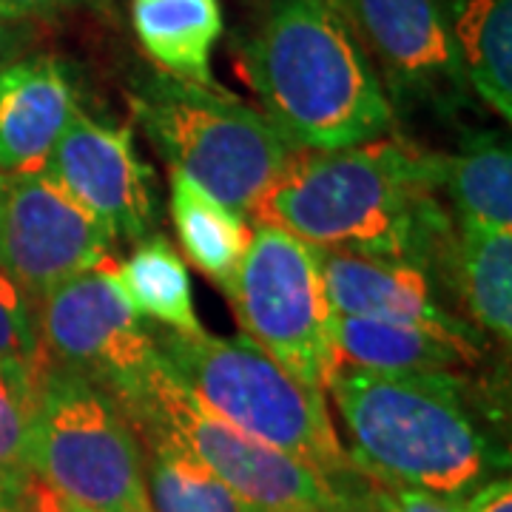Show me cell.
<instances>
[{
  "instance_id": "6da1fadb",
  "label": "cell",
  "mask_w": 512,
  "mask_h": 512,
  "mask_svg": "<svg viewBox=\"0 0 512 512\" xmlns=\"http://www.w3.org/2000/svg\"><path fill=\"white\" fill-rule=\"evenodd\" d=\"M441 154L376 137L339 151H296L251 208L322 251L453 268L456 222L439 202Z\"/></svg>"
},
{
  "instance_id": "7a4b0ae2",
  "label": "cell",
  "mask_w": 512,
  "mask_h": 512,
  "mask_svg": "<svg viewBox=\"0 0 512 512\" xmlns=\"http://www.w3.org/2000/svg\"><path fill=\"white\" fill-rule=\"evenodd\" d=\"M328 396L359 476L384 487L467 498L501 464L473 382L461 373L336 367Z\"/></svg>"
},
{
  "instance_id": "3957f363",
  "label": "cell",
  "mask_w": 512,
  "mask_h": 512,
  "mask_svg": "<svg viewBox=\"0 0 512 512\" xmlns=\"http://www.w3.org/2000/svg\"><path fill=\"white\" fill-rule=\"evenodd\" d=\"M242 72L296 151H339L393 128V103L359 37L322 0H271L242 43Z\"/></svg>"
},
{
  "instance_id": "277c9868",
  "label": "cell",
  "mask_w": 512,
  "mask_h": 512,
  "mask_svg": "<svg viewBox=\"0 0 512 512\" xmlns=\"http://www.w3.org/2000/svg\"><path fill=\"white\" fill-rule=\"evenodd\" d=\"M154 342L168 370L214 416L322 476L336 481L359 476L330 416L328 393L299 382L248 336L163 330Z\"/></svg>"
},
{
  "instance_id": "5b68a950",
  "label": "cell",
  "mask_w": 512,
  "mask_h": 512,
  "mask_svg": "<svg viewBox=\"0 0 512 512\" xmlns=\"http://www.w3.org/2000/svg\"><path fill=\"white\" fill-rule=\"evenodd\" d=\"M128 106L165 163L242 217L296 154L262 109L220 86L143 72L131 80Z\"/></svg>"
},
{
  "instance_id": "8992f818",
  "label": "cell",
  "mask_w": 512,
  "mask_h": 512,
  "mask_svg": "<svg viewBox=\"0 0 512 512\" xmlns=\"http://www.w3.org/2000/svg\"><path fill=\"white\" fill-rule=\"evenodd\" d=\"M29 470L86 512H154L143 444L114 396L66 367H43L29 427Z\"/></svg>"
},
{
  "instance_id": "52a82bcc",
  "label": "cell",
  "mask_w": 512,
  "mask_h": 512,
  "mask_svg": "<svg viewBox=\"0 0 512 512\" xmlns=\"http://www.w3.org/2000/svg\"><path fill=\"white\" fill-rule=\"evenodd\" d=\"M160 353V350H157ZM131 424L160 427L231 490L262 512H353L362 476H322L234 424L214 416L163 362L151 367L143 390L120 404Z\"/></svg>"
},
{
  "instance_id": "ba28073f",
  "label": "cell",
  "mask_w": 512,
  "mask_h": 512,
  "mask_svg": "<svg viewBox=\"0 0 512 512\" xmlns=\"http://www.w3.org/2000/svg\"><path fill=\"white\" fill-rule=\"evenodd\" d=\"M225 296L242 336L293 373L328 393L333 359V308L322 251L288 231L254 222Z\"/></svg>"
},
{
  "instance_id": "9c48e42d",
  "label": "cell",
  "mask_w": 512,
  "mask_h": 512,
  "mask_svg": "<svg viewBox=\"0 0 512 512\" xmlns=\"http://www.w3.org/2000/svg\"><path fill=\"white\" fill-rule=\"evenodd\" d=\"M114 262L111 256L46 293L37 302V328L49 365L72 370L126 404L143 390L160 353L154 333L117 288Z\"/></svg>"
},
{
  "instance_id": "30bf717a",
  "label": "cell",
  "mask_w": 512,
  "mask_h": 512,
  "mask_svg": "<svg viewBox=\"0 0 512 512\" xmlns=\"http://www.w3.org/2000/svg\"><path fill=\"white\" fill-rule=\"evenodd\" d=\"M114 239L43 174L0 171V265L40 302L60 282L109 262Z\"/></svg>"
},
{
  "instance_id": "8fae6325",
  "label": "cell",
  "mask_w": 512,
  "mask_h": 512,
  "mask_svg": "<svg viewBox=\"0 0 512 512\" xmlns=\"http://www.w3.org/2000/svg\"><path fill=\"white\" fill-rule=\"evenodd\" d=\"M345 20L396 103L458 109L470 100L441 0H345Z\"/></svg>"
},
{
  "instance_id": "7c38bea8",
  "label": "cell",
  "mask_w": 512,
  "mask_h": 512,
  "mask_svg": "<svg viewBox=\"0 0 512 512\" xmlns=\"http://www.w3.org/2000/svg\"><path fill=\"white\" fill-rule=\"evenodd\" d=\"M109 237L143 239L154 225V174L134 148L126 123L77 111L57 140L46 171Z\"/></svg>"
},
{
  "instance_id": "4fadbf2b",
  "label": "cell",
  "mask_w": 512,
  "mask_h": 512,
  "mask_svg": "<svg viewBox=\"0 0 512 512\" xmlns=\"http://www.w3.org/2000/svg\"><path fill=\"white\" fill-rule=\"evenodd\" d=\"M322 271L333 313L416 325L467 342L481 339L473 322L444 305L433 274L413 262L322 251Z\"/></svg>"
},
{
  "instance_id": "5bb4252c",
  "label": "cell",
  "mask_w": 512,
  "mask_h": 512,
  "mask_svg": "<svg viewBox=\"0 0 512 512\" xmlns=\"http://www.w3.org/2000/svg\"><path fill=\"white\" fill-rule=\"evenodd\" d=\"M80 111L69 66L29 52L0 69V171H46L57 140Z\"/></svg>"
},
{
  "instance_id": "9a60e30c",
  "label": "cell",
  "mask_w": 512,
  "mask_h": 512,
  "mask_svg": "<svg viewBox=\"0 0 512 512\" xmlns=\"http://www.w3.org/2000/svg\"><path fill=\"white\" fill-rule=\"evenodd\" d=\"M336 367L370 373H461L481 362V345L447 333L333 313Z\"/></svg>"
},
{
  "instance_id": "2e32d148",
  "label": "cell",
  "mask_w": 512,
  "mask_h": 512,
  "mask_svg": "<svg viewBox=\"0 0 512 512\" xmlns=\"http://www.w3.org/2000/svg\"><path fill=\"white\" fill-rule=\"evenodd\" d=\"M131 26L160 72L217 86L211 60L225 29L220 0H131Z\"/></svg>"
},
{
  "instance_id": "e0dca14e",
  "label": "cell",
  "mask_w": 512,
  "mask_h": 512,
  "mask_svg": "<svg viewBox=\"0 0 512 512\" xmlns=\"http://www.w3.org/2000/svg\"><path fill=\"white\" fill-rule=\"evenodd\" d=\"M473 97L512 120V0H441Z\"/></svg>"
},
{
  "instance_id": "ac0fdd59",
  "label": "cell",
  "mask_w": 512,
  "mask_h": 512,
  "mask_svg": "<svg viewBox=\"0 0 512 512\" xmlns=\"http://www.w3.org/2000/svg\"><path fill=\"white\" fill-rule=\"evenodd\" d=\"M441 191L456 222L512 228V154L498 131H473L456 154L441 157Z\"/></svg>"
},
{
  "instance_id": "d6986e66",
  "label": "cell",
  "mask_w": 512,
  "mask_h": 512,
  "mask_svg": "<svg viewBox=\"0 0 512 512\" xmlns=\"http://www.w3.org/2000/svg\"><path fill=\"white\" fill-rule=\"evenodd\" d=\"M168 208L188 262L225 291L251 237L245 217L174 168Z\"/></svg>"
},
{
  "instance_id": "ffe728a7",
  "label": "cell",
  "mask_w": 512,
  "mask_h": 512,
  "mask_svg": "<svg viewBox=\"0 0 512 512\" xmlns=\"http://www.w3.org/2000/svg\"><path fill=\"white\" fill-rule=\"evenodd\" d=\"M114 282L140 319L183 336L205 330L194 308L188 265L163 234L143 239L128 259L114 262Z\"/></svg>"
},
{
  "instance_id": "44dd1931",
  "label": "cell",
  "mask_w": 512,
  "mask_h": 512,
  "mask_svg": "<svg viewBox=\"0 0 512 512\" xmlns=\"http://www.w3.org/2000/svg\"><path fill=\"white\" fill-rule=\"evenodd\" d=\"M453 271L473 325L498 336H512V228L456 222Z\"/></svg>"
},
{
  "instance_id": "7402d4cb",
  "label": "cell",
  "mask_w": 512,
  "mask_h": 512,
  "mask_svg": "<svg viewBox=\"0 0 512 512\" xmlns=\"http://www.w3.org/2000/svg\"><path fill=\"white\" fill-rule=\"evenodd\" d=\"M134 430L146 456V484L154 512H262L160 427L134 424Z\"/></svg>"
},
{
  "instance_id": "603a6c76",
  "label": "cell",
  "mask_w": 512,
  "mask_h": 512,
  "mask_svg": "<svg viewBox=\"0 0 512 512\" xmlns=\"http://www.w3.org/2000/svg\"><path fill=\"white\" fill-rule=\"evenodd\" d=\"M35 384L0 370V501L18 504L29 470V427H32Z\"/></svg>"
},
{
  "instance_id": "cb8c5ba5",
  "label": "cell",
  "mask_w": 512,
  "mask_h": 512,
  "mask_svg": "<svg viewBox=\"0 0 512 512\" xmlns=\"http://www.w3.org/2000/svg\"><path fill=\"white\" fill-rule=\"evenodd\" d=\"M43 367L37 305L0 265V370L37 384Z\"/></svg>"
},
{
  "instance_id": "d4e9b609",
  "label": "cell",
  "mask_w": 512,
  "mask_h": 512,
  "mask_svg": "<svg viewBox=\"0 0 512 512\" xmlns=\"http://www.w3.org/2000/svg\"><path fill=\"white\" fill-rule=\"evenodd\" d=\"M353 512H464V498H447L410 487H384L362 476Z\"/></svg>"
},
{
  "instance_id": "484cf974",
  "label": "cell",
  "mask_w": 512,
  "mask_h": 512,
  "mask_svg": "<svg viewBox=\"0 0 512 512\" xmlns=\"http://www.w3.org/2000/svg\"><path fill=\"white\" fill-rule=\"evenodd\" d=\"M37 37H40L37 20L18 18L0 9V69L29 55L35 49Z\"/></svg>"
},
{
  "instance_id": "4316f807",
  "label": "cell",
  "mask_w": 512,
  "mask_h": 512,
  "mask_svg": "<svg viewBox=\"0 0 512 512\" xmlns=\"http://www.w3.org/2000/svg\"><path fill=\"white\" fill-rule=\"evenodd\" d=\"M109 0H0V9L26 20L57 18L74 9H106Z\"/></svg>"
},
{
  "instance_id": "83f0119b",
  "label": "cell",
  "mask_w": 512,
  "mask_h": 512,
  "mask_svg": "<svg viewBox=\"0 0 512 512\" xmlns=\"http://www.w3.org/2000/svg\"><path fill=\"white\" fill-rule=\"evenodd\" d=\"M464 512H512V481L493 478L464 498Z\"/></svg>"
},
{
  "instance_id": "f1b7e54d",
  "label": "cell",
  "mask_w": 512,
  "mask_h": 512,
  "mask_svg": "<svg viewBox=\"0 0 512 512\" xmlns=\"http://www.w3.org/2000/svg\"><path fill=\"white\" fill-rule=\"evenodd\" d=\"M20 512H86L74 507L72 501H66L63 495H57L52 487H46L40 478H29L26 490L20 493L18 501Z\"/></svg>"
},
{
  "instance_id": "f546056e",
  "label": "cell",
  "mask_w": 512,
  "mask_h": 512,
  "mask_svg": "<svg viewBox=\"0 0 512 512\" xmlns=\"http://www.w3.org/2000/svg\"><path fill=\"white\" fill-rule=\"evenodd\" d=\"M322 3H328L336 15H342V18H345V0H322Z\"/></svg>"
},
{
  "instance_id": "4dcf8cb0",
  "label": "cell",
  "mask_w": 512,
  "mask_h": 512,
  "mask_svg": "<svg viewBox=\"0 0 512 512\" xmlns=\"http://www.w3.org/2000/svg\"><path fill=\"white\" fill-rule=\"evenodd\" d=\"M0 512H20L18 504H6V501H0Z\"/></svg>"
}]
</instances>
